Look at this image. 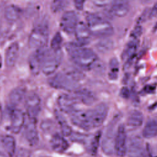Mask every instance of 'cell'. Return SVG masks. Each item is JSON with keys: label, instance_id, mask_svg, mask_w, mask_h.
<instances>
[{"label": "cell", "instance_id": "1", "mask_svg": "<svg viewBox=\"0 0 157 157\" xmlns=\"http://www.w3.org/2000/svg\"><path fill=\"white\" fill-rule=\"evenodd\" d=\"M66 50L72 62L81 69L90 70L98 64V57L91 48L69 42L66 45Z\"/></svg>", "mask_w": 157, "mask_h": 157}, {"label": "cell", "instance_id": "2", "mask_svg": "<svg viewBox=\"0 0 157 157\" xmlns=\"http://www.w3.org/2000/svg\"><path fill=\"white\" fill-rule=\"evenodd\" d=\"M86 21L91 34L96 37L108 38L114 33L112 24L96 13H87Z\"/></svg>", "mask_w": 157, "mask_h": 157}, {"label": "cell", "instance_id": "3", "mask_svg": "<svg viewBox=\"0 0 157 157\" xmlns=\"http://www.w3.org/2000/svg\"><path fill=\"white\" fill-rule=\"evenodd\" d=\"M48 83L53 88L67 91H75L80 88L79 82L69 71L56 74L49 79Z\"/></svg>", "mask_w": 157, "mask_h": 157}, {"label": "cell", "instance_id": "4", "mask_svg": "<svg viewBox=\"0 0 157 157\" xmlns=\"http://www.w3.org/2000/svg\"><path fill=\"white\" fill-rule=\"evenodd\" d=\"M49 36L48 25L40 23L32 29L28 38L29 47L35 50L45 47Z\"/></svg>", "mask_w": 157, "mask_h": 157}, {"label": "cell", "instance_id": "5", "mask_svg": "<svg viewBox=\"0 0 157 157\" xmlns=\"http://www.w3.org/2000/svg\"><path fill=\"white\" fill-rule=\"evenodd\" d=\"M62 60L61 50H48L44 61L41 71L45 75L53 74L59 66Z\"/></svg>", "mask_w": 157, "mask_h": 157}, {"label": "cell", "instance_id": "6", "mask_svg": "<svg viewBox=\"0 0 157 157\" xmlns=\"http://www.w3.org/2000/svg\"><path fill=\"white\" fill-rule=\"evenodd\" d=\"M114 152L118 157H124L127 152V134L124 124H120L115 132Z\"/></svg>", "mask_w": 157, "mask_h": 157}, {"label": "cell", "instance_id": "7", "mask_svg": "<svg viewBox=\"0 0 157 157\" xmlns=\"http://www.w3.org/2000/svg\"><path fill=\"white\" fill-rule=\"evenodd\" d=\"M70 119L73 124L85 131L93 129L89 110L78 109L70 115Z\"/></svg>", "mask_w": 157, "mask_h": 157}, {"label": "cell", "instance_id": "8", "mask_svg": "<svg viewBox=\"0 0 157 157\" xmlns=\"http://www.w3.org/2000/svg\"><path fill=\"white\" fill-rule=\"evenodd\" d=\"M78 15L73 10L66 11L62 15L60 20L61 29L68 34L74 33L78 24Z\"/></svg>", "mask_w": 157, "mask_h": 157}, {"label": "cell", "instance_id": "9", "mask_svg": "<svg viewBox=\"0 0 157 157\" xmlns=\"http://www.w3.org/2000/svg\"><path fill=\"white\" fill-rule=\"evenodd\" d=\"M57 102L59 109L64 113L71 115L78 110L79 101L74 96L63 94L58 97Z\"/></svg>", "mask_w": 157, "mask_h": 157}, {"label": "cell", "instance_id": "10", "mask_svg": "<svg viewBox=\"0 0 157 157\" xmlns=\"http://www.w3.org/2000/svg\"><path fill=\"white\" fill-rule=\"evenodd\" d=\"M25 107L29 119L36 120L41 108V101L35 93H29L25 98Z\"/></svg>", "mask_w": 157, "mask_h": 157}, {"label": "cell", "instance_id": "11", "mask_svg": "<svg viewBox=\"0 0 157 157\" xmlns=\"http://www.w3.org/2000/svg\"><path fill=\"white\" fill-rule=\"evenodd\" d=\"M108 110L109 108L105 103H99L93 109L89 110L93 128H98L103 124L107 116Z\"/></svg>", "mask_w": 157, "mask_h": 157}, {"label": "cell", "instance_id": "12", "mask_svg": "<svg viewBox=\"0 0 157 157\" xmlns=\"http://www.w3.org/2000/svg\"><path fill=\"white\" fill-rule=\"evenodd\" d=\"M48 50L47 47L35 50L29 59V66L31 72L36 75L41 71L45 57Z\"/></svg>", "mask_w": 157, "mask_h": 157}, {"label": "cell", "instance_id": "13", "mask_svg": "<svg viewBox=\"0 0 157 157\" xmlns=\"http://www.w3.org/2000/svg\"><path fill=\"white\" fill-rule=\"evenodd\" d=\"M77 44L84 46L89 44L91 39V33L85 23L78 21L74 32Z\"/></svg>", "mask_w": 157, "mask_h": 157}, {"label": "cell", "instance_id": "14", "mask_svg": "<svg viewBox=\"0 0 157 157\" xmlns=\"http://www.w3.org/2000/svg\"><path fill=\"white\" fill-rule=\"evenodd\" d=\"M10 129L13 133L18 134L25 124V114L22 110L14 109L10 112Z\"/></svg>", "mask_w": 157, "mask_h": 157}, {"label": "cell", "instance_id": "15", "mask_svg": "<svg viewBox=\"0 0 157 157\" xmlns=\"http://www.w3.org/2000/svg\"><path fill=\"white\" fill-rule=\"evenodd\" d=\"M144 148L142 139L137 136L132 137L127 144V152L129 157H140Z\"/></svg>", "mask_w": 157, "mask_h": 157}, {"label": "cell", "instance_id": "16", "mask_svg": "<svg viewBox=\"0 0 157 157\" xmlns=\"http://www.w3.org/2000/svg\"><path fill=\"white\" fill-rule=\"evenodd\" d=\"M113 124L112 123L110 124L102 141V150L107 154H111L114 151V139L116 131L115 132L113 131Z\"/></svg>", "mask_w": 157, "mask_h": 157}, {"label": "cell", "instance_id": "17", "mask_svg": "<svg viewBox=\"0 0 157 157\" xmlns=\"http://www.w3.org/2000/svg\"><path fill=\"white\" fill-rule=\"evenodd\" d=\"M25 137L31 145H36L39 142V134L37 129L36 120L30 119L26 123L25 130Z\"/></svg>", "mask_w": 157, "mask_h": 157}, {"label": "cell", "instance_id": "18", "mask_svg": "<svg viewBox=\"0 0 157 157\" xmlns=\"http://www.w3.org/2000/svg\"><path fill=\"white\" fill-rule=\"evenodd\" d=\"M19 45L17 42L12 43L7 48L5 53V63L7 67L15 66L19 55Z\"/></svg>", "mask_w": 157, "mask_h": 157}, {"label": "cell", "instance_id": "19", "mask_svg": "<svg viewBox=\"0 0 157 157\" xmlns=\"http://www.w3.org/2000/svg\"><path fill=\"white\" fill-rule=\"evenodd\" d=\"M74 96L86 105H91L96 101V95L87 88H78L74 91Z\"/></svg>", "mask_w": 157, "mask_h": 157}, {"label": "cell", "instance_id": "20", "mask_svg": "<svg viewBox=\"0 0 157 157\" xmlns=\"http://www.w3.org/2000/svg\"><path fill=\"white\" fill-rule=\"evenodd\" d=\"M129 10V2L126 1H114L110 3L111 12L118 17L126 16Z\"/></svg>", "mask_w": 157, "mask_h": 157}, {"label": "cell", "instance_id": "21", "mask_svg": "<svg viewBox=\"0 0 157 157\" xmlns=\"http://www.w3.org/2000/svg\"><path fill=\"white\" fill-rule=\"evenodd\" d=\"M139 44V40L136 39H132L126 44L121 56L123 61L129 62L133 58L138 48Z\"/></svg>", "mask_w": 157, "mask_h": 157}, {"label": "cell", "instance_id": "22", "mask_svg": "<svg viewBox=\"0 0 157 157\" xmlns=\"http://www.w3.org/2000/svg\"><path fill=\"white\" fill-rule=\"evenodd\" d=\"M144 122V115L142 113L137 110H132L128 113L126 124L131 128H137Z\"/></svg>", "mask_w": 157, "mask_h": 157}, {"label": "cell", "instance_id": "23", "mask_svg": "<svg viewBox=\"0 0 157 157\" xmlns=\"http://www.w3.org/2000/svg\"><path fill=\"white\" fill-rule=\"evenodd\" d=\"M50 145L52 149L57 152H63L66 151L68 147L69 144L67 140L60 134H55L50 140Z\"/></svg>", "mask_w": 157, "mask_h": 157}, {"label": "cell", "instance_id": "24", "mask_svg": "<svg viewBox=\"0 0 157 157\" xmlns=\"http://www.w3.org/2000/svg\"><path fill=\"white\" fill-rule=\"evenodd\" d=\"M21 15V10L14 4L7 6L4 9V17L9 22H15L18 20Z\"/></svg>", "mask_w": 157, "mask_h": 157}, {"label": "cell", "instance_id": "25", "mask_svg": "<svg viewBox=\"0 0 157 157\" xmlns=\"http://www.w3.org/2000/svg\"><path fill=\"white\" fill-rule=\"evenodd\" d=\"M143 137L145 139H152L157 136V121L153 119L148 120L142 132Z\"/></svg>", "mask_w": 157, "mask_h": 157}, {"label": "cell", "instance_id": "26", "mask_svg": "<svg viewBox=\"0 0 157 157\" xmlns=\"http://www.w3.org/2000/svg\"><path fill=\"white\" fill-rule=\"evenodd\" d=\"M26 91L23 87H17L13 89L9 93V101L13 105H17L21 103L26 96Z\"/></svg>", "mask_w": 157, "mask_h": 157}, {"label": "cell", "instance_id": "27", "mask_svg": "<svg viewBox=\"0 0 157 157\" xmlns=\"http://www.w3.org/2000/svg\"><path fill=\"white\" fill-rule=\"evenodd\" d=\"M2 144L7 155L12 157L14 155L16 148L15 139L12 136L6 135L2 139Z\"/></svg>", "mask_w": 157, "mask_h": 157}, {"label": "cell", "instance_id": "28", "mask_svg": "<svg viewBox=\"0 0 157 157\" xmlns=\"http://www.w3.org/2000/svg\"><path fill=\"white\" fill-rule=\"evenodd\" d=\"M120 64L119 61L116 58H112L110 59L109 64V72L108 76L110 80H115L118 77Z\"/></svg>", "mask_w": 157, "mask_h": 157}, {"label": "cell", "instance_id": "29", "mask_svg": "<svg viewBox=\"0 0 157 157\" xmlns=\"http://www.w3.org/2000/svg\"><path fill=\"white\" fill-rule=\"evenodd\" d=\"M95 46L99 52L105 53L109 52L113 48L114 43L112 40L109 38H102L96 43Z\"/></svg>", "mask_w": 157, "mask_h": 157}, {"label": "cell", "instance_id": "30", "mask_svg": "<svg viewBox=\"0 0 157 157\" xmlns=\"http://www.w3.org/2000/svg\"><path fill=\"white\" fill-rule=\"evenodd\" d=\"M55 114L58 122L60 126L62 134L64 136H70L72 133L71 127L64 118L62 115H61L59 112H56Z\"/></svg>", "mask_w": 157, "mask_h": 157}, {"label": "cell", "instance_id": "31", "mask_svg": "<svg viewBox=\"0 0 157 157\" xmlns=\"http://www.w3.org/2000/svg\"><path fill=\"white\" fill-rule=\"evenodd\" d=\"M62 37L59 33H56L51 41V50L55 52L61 50L62 44Z\"/></svg>", "mask_w": 157, "mask_h": 157}, {"label": "cell", "instance_id": "32", "mask_svg": "<svg viewBox=\"0 0 157 157\" xmlns=\"http://www.w3.org/2000/svg\"><path fill=\"white\" fill-rule=\"evenodd\" d=\"M68 4L67 1H54L51 4V9L53 12H59L65 9Z\"/></svg>", "mask_w": 157, "mask_h": 157}, {"label": "cell", "instance_id": "33", "mask_svg": "<svg viewBox=\"0 0 157 157\" xmlns=\"http://www.w3.org/2000/svg\"><path fill=\"white\" fill-rule=\"evenodd\" d=\"M53 123L50 120H44L40 124V128L45 132H50L53 129Z\"/></svg>", "mask_w": 157, "mask_h": 157}, {"label": "cell", "instance_id": "34", "mask_svg": "<svg viewBox=\"0 0 157 157\" xmlns=\"http://www.w3.org/2000/svg\"><path fill=\"white\" fill-rule=\"evenodd\" d=\"M70 136L71 137V139L72 140L80 142H85L88 137V136L83 134H80V133H74V134L72 133V134Z\"/></svg>", "mask_w": 157, "mask_h": 157}, {"label": "cell", "instance_id": "35", "mask_svg": "<svg viewBox=\"0 0 157 157\" xmlns=\"http://www.w3.org/2000/svg\"><path fill=\"white\" fill-rule=\"evenodd\" d=\"M142 27L139 25H137L132 31V32L131 33V37H132V39H137V38L139 36H140V35L142 34Z\"/></svg>", "mask_w": 157, "mask_h": 157}, {"label": "cell", "instance_id": "36", "mask_svg": "<svg viewBox=\"0 0 157 157\" xmlns=\"http://www.w3.org/2000/svg\"><path fill=\"white\" fill-rule=\"evenodd\" d=\"M120 95L124 99H128L130 97V90L128 89V88L124 86L121 89Z\"/></svg>", "mask_w": 157, "mask_h": 157}, {"label": "cell", "instance_id": "37", "mask_svg": "<svg viewBox=\"0 0 157 157\" xmlns=\"http://www.w3.org/2000/svg\"><path fill=\"white\" fill-rule=\"evenodd\" d=\"M84 1H74V4L75 7L78 10H82L83 9L84 7Z\"/></svg>", "mask_w": 157, "mask_h": 157}, {"label": "cell", "instance_id": "38", "mask_svg": "<svg viewBox=\"0 0 157 157\" xmlns=\"http://www.w3.org/2000/svg\"><path fill=\"white\" fill-rule=\"evenodd\" d=\"M93 2L95 4V6L99 7H104L108 6L109 4L111 3V2L109 1H93Z\"/></svg>", "mask_w": 157, "mask_h": 157}, {"label": "cell", "instance_id": "39", "mask_svg": "<svg viewBox=\"0 0 157 157\" xmlns=\"http://www.w3.org/2000/svg\"><path fill=\"white\" fill-rule=\"evenodd\" d=\"M151 15L152 16H155V15H157V3L156 4H155V6H153L151 12Z\"/></svg>", "mask_w": 157, "mask_h": 157}, {"label": "cell", "instance_id": "40", "mask_svg": "<svg viewBox=\"0 0 157 157\" xmlns=\"http://www.w3.org/2000/svg\"><path fill=\"white\" fill-rule=\"evenodd\" d=\"M2 107L1 105L0 104V123L2 121Z\"/></svg>", "mask_w": 157, "mask_h": 157}, {"label": "cell", "instance_id": "41", "mask_svg": "<svg viewBox=\"0 0 157 157\" xmlns=\"http://www.w3.org/2000/svg\"><path fill=\"white\" fill-rule=\"evenodd\" d=\"M0 157H6V156L4 153L0 151Z\"/></svg>", "mask_w": 157, "mask_h": 157}, {"label": "cell", "instance_id": "42", "mask_svg": "<svg viewBox=\"0 0 157 157\" xmlns=\"http://www.w3.org/2000/svg\"><path fill=\"white\" fill-rule=\"evenodd\" d=\"M1 64H2V59H1V57L0 56V67L1 66Z\"/></svg>", "mask_w": 157, "mask_h": 157}]
</instances>
